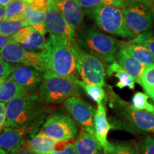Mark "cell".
I'll return each instance as SVG.
<instances>
[{
  "instance_id": "37",
  "label": "cell",
  "mask_w": 154,
  "mask_h": 154,
  "mask_svg": "<svg viewBox=\"0 0 154 154\" xmlns=\"http://www.w3.org/2000/svg\"><path fill=\"white\" fill-rule=\"evenodd\" d=\"M51 154H77V153L76 149H75L74 144L67 143L63 150L55 151Z\"/></svg>"
},
{
  "instance_id": "40",
  "label": "cell",
  "mask_w": 154,
  "mask_h": 154,
  "mask_svg": "<svg viewBox=\"0 0 154 154\" xmlns=\"http://www.w3.org/2000/svg\"><path fill=\"white\" fill-rule=\"evenodd\" d=\"M5 14V7L0 6V23L4 20V17Z\"/></svg>"
},
{
  "instance_id": "11",
  "label": "cell",
  "mask_w": 154,
  "mask_h": 154,
  "mask_svg": "<svg viewBox=\"0 0 154 154\" xmlns=\"http://www.w3.org/2000/svg\"><path fill=\"white\" fill-rule=\"evenodd\" d=\"M0 55L9 63L34 67L44 73L41 52H34L25 49L17 42H12L0 50Z\"/></svg>"
},
{
  "instance_id": "43",
  "label": "cell",
  "mask_w": 154,
  "mask_h": 154,
  "mask_svg": "<svg viewBox=\"0 0 154 154\" xmlns=\"http://www.w3.org/2000/svg\"><path fill=\"white\" fill-rule=\"evenodd\" d=\"M0 154H10L9 153V152L6 151L5 150H4L2 149V148H0Z\"/></svg>"
},
{
  "instance_id": "35",
  "label": "cell",
  "mask_w": 154,
  "mask_h": 154,
  "mask_svg": "<svg viewBox=\"0 0 154 154\" xmlns=\"http://www.w3.org/2000/svg\"><path fill=\"white\" fill-rule=\"evenodd\" d=\"M125 5H141L147 7L154 12V0H123Z\"/></svg>"
},
{
  "instance_id": "20",
  "label": "cell",
  "mask_w": 154,
  "mask_h": 154,
  "mask_svg": "<svg viewBox=\"0 0 154 154\" xmlns=\"http://www.w3.org/2000/svg\"><path fill=\"white\" fill-rule=\"evenodd\" d=\"M119 47L144 66H149L154 63V56L147 48L140 44L131 43L129 41L120 42Z\"/></svg>"
},
{
  "instance_id": "39",
  "label": "cell",
  "mask_w": 154,
  "mask_h": 154,
  "mask_svg": "<svg viewBox=\"0 0 154 154\" xmlns=\"http://www.w3.org/2000/svg\"><path fill=\"white\" fill-rule=\"evenodd\" d=\"M14 42L11 36H7L0 34V50L7 47L9 44Z\"/></svg>"
},
{
  "instance_id": "22",
  "label": "cell",
  "mask_w": 154,
  "mask_h": 154,
  "mask_svg": "<svg viewBox=\"0 0 154 154\" xmlns=\"http://www.w3.org/2000/svg\"><path fill=\"white\" fill-rule=\"evenodd\" d=\"M31 94L26 88L7 78L0 83V103H8L13 99Z\"/></svg>"
},
{
  "instance_id": "36",
  "label": "cell",
  "mask_w": 154,
  "mask_h": 154,
  "mask_svg": "<svg viewBox=\"0 0 154 154\" xmlns=\"http://www.w3.org/2000/svg\"><path fill=\"white\" fill-rule=\"evenodd\" d=\"M6 121H7L6 104L3 103H0V132L2 131L3 128H5Z\"/></svg>"
},
{
  "instance_id": "25",
  "label": "cell",
  "mask_w": 154,
  "mask_h": 154,
  "mask_svg": "<svg viewBox=\"0 0 154 154\" xmlns=\"http://www.w3.org/2000/svg\"><path fill=\"white\" fill-rule=\"evenodd\" d=\"M103 154H140L137 144L132 142H109Z\"/></svg>"
},
{
  "instance_id": "23",
  "label": "cell",
  "mask_w": 154,
  "mask_h": 154,
  "mask_svg": "<svg viewBox=\"0 0 154 154\" xmlns=\"http://www.w3.org/2000/svg\"><path fill=\"white\" fill-rule=\"evenodd\" d=\"M106 72L109 76H113L119 80V82L116 84V86L120 89L126 87L131 90L135 88L134 80L121 68L117 61L107 65Z\"/></svg>"
},
{
  "instance_id": "24",
  "label": "cell",
  "mask_w": 154,
  "mask_h": 154,
  "mask_svg": "<svg viewBox=\"0 0 154 154\" xmlns=\"http://www.w3.org/2000/svg\"><path fill=\"white\" fill-rule=\"evenodd\" d=\"M20 45L27 51L41 52L47 49V39H46L44 35H42L31 26L30 32L27 38L24 43Z\"/></svg>"
},
{
  "instance_id": "33",
  "label": "cell",
  "mask_w": 154,
  "mask_h": 154,
  "mask_svg": "<svg viewBox=\"0 0 154 154\" xmlns=\"http://www.w3.org/2000/svg\"><path fill=\"white\" fill-rule=\"evenodd\" d=\"M83 11H90L103 5V0H77Z\"/></svg>"
},
{
  "instance_id": "21",
  "label": "cell",
  "mask_w": 154,
  "mask_h": 154,
  "mask_svg": "<svg viewBox=\"0 0 154 154\" xmlns=\"http://www.w3.org/2000/svg\"><path fill=\"white\" fill-rule=\"evenodd\" d=\"M46 11L34 8L32 6L26 5L24 13V19L29 26L33 27L36 32L44 36L47 32L45 23Z\"/></svg>"
},
{
  "instance_id": "29",
  "label": "cell",
  "mask_w": 154,
  "mask_h": 154,
  "mask_svg": "<svg viewBox=\"0 0 154 154\" xmlns=\"http://www.w3.org/2000/svg\"><path fill=\"white\" fill-rule=\"evenodd\" d=\"M140 85L149 97L154 95V63L146 66L144 69Z\"/></svg>"
},
{
  "instance_id": "38",
  "label": "cell",
  "mask_w": 154,
  "mask_h": 154,
  "mask_svg": "<svg viewBox=\"0 0 154 154\" xmlns=\"http://www.w3.org/2000/svg\"><path fill=\"white\" fill-rule=\"evenodd\" d=\"M103 5L113 6V7H118L120 9H124L126 5L123 0H103Z\"/></svg>"
},
{
  "instance_id": "42",
  "label": "cell",
  "mask_w": 154,
  "mask_h": 154,
  "mask_svg": "<svg viewBox=\"0 0 154 154\" xmlns=\"http://www.w3.org/2000/svg\"><path fill=\"white\" fill-rule=\"evenodd\" d=\"M13 1H14V0H0V6L5 7L6 6H7Z\"/></svg>"
},
{
  "instance_id": "7",
  "label": "cell",
  "mask_w": 154,
  "mask_h": 154,
  "mask_svg": "<svg viewBox=\"0 0 154 154\" xmlns=\"http://www.w3.org/2000/svg\"><path fill=\"white\" fill-rule=\"evenodd\" d=\"M72 51L76 61L78 76L82 81L89 84L106 86V68L102 61L95 56L86 52L77 44L76 39L72 42Z\"/></svg>"
},
{
  "instance_id": "45",
  "label": "cell",
  "mask_w": 154,
  "mask_h": 154,
  "mask_svg": "<svg viewBox=\"0 0 154 154\" xmlns=\"http://www.w3.org/2000/svg\"><path fill=\"white\" fill-rule=\"evenodd\" d=\"M151 99L153 100V101H154V95H153V96H151Z\"/></svg>"
},
{
  "instance_id": "5",
  "label": "cell",
  "mask_w": 154,
  "mask_h": 154,
  "mask_svg": "<svg viewBox=\"0 0 154 154\" xmlns=\"http://www.w3.org/2000/svg\"><path fill=\"white\" fill-rule=\"evenodd\" d=\"M84 13L100 29L111 35L129 40L136 36L127 26L122 9L103 5Z\"/></svg>"
},
{
  "instance_id": "17",
  "label": "cell",
  "mask_w": 154,
  "mask_h": 154,
  "mask_svg": "<svg viewBox=\"0 0 154 154\" xmlns=\"http://www.w3.org/2000/svg\"><path fill=\"white\" fill-rule=\"evenodd\" d=\"M94 125L96 139L101 144L102 148L105 149L109 143L107 140L108 134L113 127L107 119L106 109L104 103L98 104L94 115Z\"/></svg>"
},
{
  "instance_id": "27",
  "label": "cell",
  "mask_w": 154,
  "mask_h": 154,
  "mask_svg": "<svg viewBox=\"0 0 154 154\" xmlns=\"http://www.w3.org/2000/svg\"><path fill=\"white\" fill-rule=\"evenodd\" d=\"M26 3L24 0H14L5 7V14L4 20H19L24 19V13Z\"/></svg>"
},
{
  "instance_id": "8",
  "label": "cell",
  "mask_w": 154,
  "mask_h": 154,
  "mask_svg": "<svg viewBox=\"0 0 154 154\" xmlns=\"http://www.w3.org/2000/svg\"><path fill=\"white\" fill-rule=\"evenodd\" d=\"M59 142H66L77 136L79 127L70 116L61 113L51 115L42 126L40 131Z\"/></svg>"
},
{
  "instance_id": "44",
  "label": "cell",
  "mask_w": 154,
  "mask_h": 154,
  "mask_svg": "<svg viewBox=\"0 0 154 154\" xmlns=\"http://www.w3.org/2000/svg\"><path fill=\"white\" fill-rule=\"evenodd\" d=\"M24 1L25 2H26V4H29V3H30L32 1V0H24Z\"/></svg>"
},
{
  "instance_id": "6",
  "label": "cell",
  "mask_w": 154,
  "mask_h": 154,
  "mask_svg": "<svg viewBox=\"0 0 154 154\" xmlns=\"http://www.w3.org/2000/svg\"><path fill=\"white\" fill-rule=\"evenodd\" d=\"M79 79L63 77L51 73H44V79L38 88V94L49 103H61L69 98L79 96Z\"/></svg>"
},
{
  "instance_id": "19",
  "label": "cell",
  "mask_w": 154,
  "mask_h": 154,
  "mask_svg": "<svg viewBox=\"0 0 154 154\" xmlns=\"http://www.w3.org/2000/svg\"><path fill=\"white\" fill-rule=\"evenodd\" d=\"M77 154H102L103 149L95 135L82 129L74 143Z\"/></svg>"
},
{
  "instance_id": "28",
  "label": "cell",
  "mask_w": 154,
  "mask_h": 154,
  "mask_svg": "<svg viewBox=\"0 0 154 154\" xmlns=\"http://www.w3.org/2000/svg\"><path fill=\"white\" fill-rule=\"evenodd\" d=\"M28 26L29 24L24 19L3 20L0 23V34L5 36H11L16 34L23 28Z\"/></svg>"
},
{
  "instance_id": "1",
  "label": "cell",
  "mask_w": 154,
  "mask_h": 154,
  "mask_svg": "<svg viewBox=\"0 0 154 154\" xmlns=\"http://www.w3.org/2000/svg\"><path fill=\"white\" fill-rule=\"evenodd\" d=\"M51 108L36 93L29 94L13 99L6 105L7 121L5 128L37 127L49 118Z\"/></svg>"
},
{
  "instance_id": "14",
  "label": "cell",
  "mask_w": 154,
  "mask_h": 154,
  "mask_svg": "<svg viewBox=\"0 0 154 154\" xmlns=\"http://www.w3.org/2000/svg\"><path fill=\"white\" fill-rule=\"evenodd\" d=\"M8 78L26 88L29 93L34 94L43 81L44 73L34 67L17 64Z\"/></svg>"
},
{
  "instance_id": "30",
  "label": "cell",
  "mask_w": 154,
  "mask_h": 154,
  "mask_svg": "<svg viewBox=\"0 0 154 154\" xmlns=\"http://www.w3.org/2000/svg\"><path fill=\"white\" fill-rule=\"evenodd\" d=\"M130 42L134 44H140L151 51V53L154 56V32L153 31H148L137 35L131 40H128Z\"/></svg>"
},
{
  "instance_id": "13",
  "label": "cell",
  "mask_w": 154,
  "mask_h": 154,
  "mask_svg": "<svg viewBox=\"0 0 154 154\" xmlns=\"http://www.w3.org/2000/svg\"><path fill=\"white\" fill-rule=\"evenodd\" d=\"M37 127L4 128L0 132V148L9 152L16 153L23 149L29 138L38 134Z\"/></svg>"
},
{
  "instance_id": "46",
  "label": "cell",
  "mask_w": 154,
  "mask_h": 154,
  "mask_svg": "<svg viewBox=\"0 0 154 154\" xmlns=\"http://www.w3.org/2000/svg\"><path fill=\"white\" fill-rule=\"evenodd\" d=\"M152 113H153V114L154 115V108H153V111H152V112H151Z\"/></svg>"
},
{
  "instance_id": "4",
  "label": "cell",
  "mask_w": 154,
  "mask_h": 154,
  "mask_svg": "<svg viewBox=\"0 0 154 154\" xmlns=\"http://www.w3.org/2000/svg\"><path fill=\"white\" fill-rule=\"evenodd\" d=\"M117 115L124 120L126 130H139L154 133V115L147 111L135 109L132 104L121 99L111 86L107 88V101Z\"/></svg>"
},
{
  "instance_id": "34",
  "label": "cell",
  "mask_w": 154,
  "mask_h": 154,
  "mask_svg": "<svg viewBox=\"0 0 154 154\" xmlns=\"http://www.w3.org/2000/svg\"><path fill=\"white\" fill-rule=\"evenodd\" d=\"M141 154H154V138L148 136L141 149Z\"/></svg>"
},
{
  "instance_id": "32",
  "label": "cell",
  "mask_w": 154,
  "mask_h": 154,
  "mask_svg": "<svg viewBox=\"0 0 154 154\" xmlns=\"http://www.w3.org/2000/svg\"><path fill=\"white\" fill-rule=\"evenodd\" d=\"M14 68V66L4 60L0 55V81L7 79L12 73Z\"/></svg>"
},
{
  "instance_id": "12",
  "label": "cell",
  "mask_w": 154,
  "mask_h": 154,
  "mask_svg": "<svg viewBox=\"0 0 154 154\" xmlns=\"http://www.w3.org/2000/svg\"><path fill=\"white\" fill-rule=\"evenodd\" d=\"M63 107L83 129L95 135L94 119L96 110L91 104L79 96H74L63 102Z\"/></svg>"
},
{
  "instance_id": "31",
  "label": "cell",
  "mask_w": 154,
  "mask_h": 154,
  "mask_svg": "<svg viewBox=\"0 0 154 154\" xmlns=\"http://www.w3.org/2000/svg\"><path fill=\"white\" fill-rule=\"evenodd\" d=\"M149 96L146 94L142 92H136L132 98V103L135 109L138 110L147 111L149 112H152L154 106L149 103L148 99Z\"/></svg>"
},
{
  "instance_id": "3",
  "label": "cell",
  "mask_w": 154,
  "mask_h": 154,
  "mask_svg": "<svg viewBox=\"0 0 154 154\" xmlns=\"http://www.w3.org/2000/svg\"><path fill=\"white\" fill-rule=\"evenodd\" d=\"M76 41L86 52L95 56L104 64L116 61L120 41L107 35L92 25H84L76 33Z\"/></svg>"
},
{
  "instance_id": "9",
  "label": "cell",
  "mask_w": 154,
  "mask_h": 154,
  "mask_svg": "<svg viewBox=\"0 0 154 154\" xmlns=\"http://www.w3.org/2000/svg\"><path fill=\"white\" fill-rule=\"evenodd\" d=\"M45 23L50 36L64 38L72 42L76 39V31L63 18L57 0H49L48 2Z\"/></svg>"
},
{
  "instance_id": "26",
  "label": "cell",
  "mask_w": 154,
  "mask_h": 154,
  "mask_svg": "<svg viewBox=\"0 0 154 154\" xmlns=\"http://www.w3.org/2000/svg\"><path fill=\"white\" fill-rule=\"evenodd\" d=\"M78 84L80 87L84 90L88 97L96 102L98 104L104 103V101H107V94L101 86L89 84L79 79L78 80Z\"/></svg>"
},
{
  "instance_id": "10",
  "label": "cell",
  "mask_w": 154,
  "mask_h": 154,
  "mask_svg": "<svg viewBox=\"0 0 154 154\" xmlns=\"http://www.w3.org/2000/svg\"><path fill=\"white\" fill-rule=\"evenodd\" d=\"M128 29L136 36L151 30L154 22V12L141 5L126 6L123 9Z\"/></svg>"
},
{
  "instance_id": "16",
  "label": "cell",
  "mask_w": 154,
  "mask_h": 154,
  "mask_svg": "<svg viewBox=\"0 0 154 154\" xmlns=\"http://www.w3.org/2000/svg\"><path fill=\"white\" fill-rule=\"evenodd\" d=\"M61 14L69 26L78 32L84 26V11L77 0H57Z\"/></svg>"
},
{
  "instance_id": "41",
  "label": "cell",
  "mask_w": 154,
  "mask_h": 154,
  "mask_svg": "<svg viewBox=\"0 0 154 154\" xmlns=\"http://www.w3.org/2000/svg\"><path fill=\"white\" fill-rule=\"evenodd\" d=\"M10 154H36V153H32V152L29 151L28 150H26V149H22L19 150V151L16 152V153H10Z\"/></svg>"
},
{
  "instance_id": "2",
  "label": "cell",
  "mask_w": 154,
  "mask_h": 154,
  "mask_svg": "<svg viewBox=\"0 0 154 154\" xmlns=\"http://www.w3.org/2000/svg\"><path fill=\"white\" fill-rule=\"evenodd\" d=\"M72 42L49 35L47 49L41 51L44 73L79 79Z\"/></svg>"
},
{
  "instance_id": "15",
  "label": "cell",
  "mask_w": 154,
  "mask_h": 154,
  "mask_svg": "<svg viewBox=\"0 0 154 154\" xmlns=\"http://www.w3.org/2000/svg\"><path fill=\"white\" fill-rule=\"evenodd\" d=\"M67 143L59 142L41 132L29 138L24 147V149L36 154H51L55 151H61Z\"/></svg>"
},
{
  "instance_id": "18",
  "label": "cell",
  "mask_w": 154,
  "mask_h": 154,
  "mask_svg": "<svg viewBox=\"0 0 154 154\" xmlns=\"http://www.w3.org/2000/svg\"><path fill=\"white\" fill-rule=\"evenodd\" d=\"M116 61L135 82L140 84V78L144 69H146V66L136 60L120 47L116 54Z\"/></svg>"
}]
</instances>
